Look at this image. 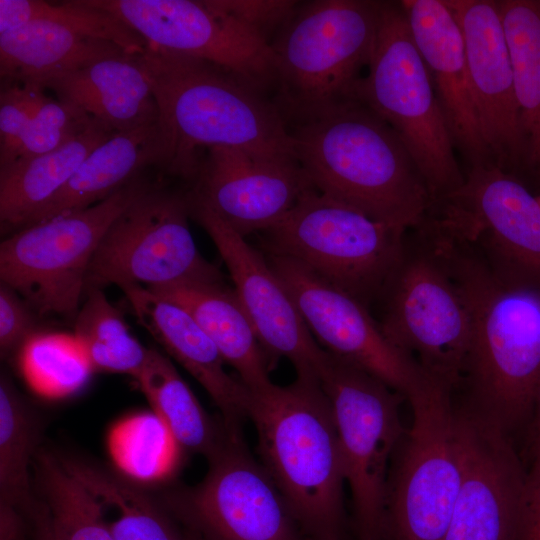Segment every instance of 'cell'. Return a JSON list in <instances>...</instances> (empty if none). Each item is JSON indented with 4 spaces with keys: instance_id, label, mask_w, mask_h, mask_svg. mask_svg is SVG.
Returning a JSON list of instances; mask_svg holds the SVG:
<instances>
[{
    "instance_id": "5b68a950",
    "label": "cell",
    "mask_w": 540,
    "mask_h": 540,
    "mask_svg": "<svg viewBox=\"0 0 540 540\" xmlns=\"http://www.w3.org/2000/svg\"><path fill=\"white\" fill-rule=\"evenodd\" d=\"M352 97L399 136L435 202L465 181L426 64L400 2L382 1L378 30Z\"/></svg>"
},
{
    "instance_id": "836d02e7",
    "label": "cell",
    "mask_w": 540,
    "mask_h": 540,
    "mask_svg": "<svg viewBox=\"0 0 540 540\" xmlns=\"http://www.w3.org/2000/svg\"><path fill=\"white\" fill-rule=\"evenodd\" d=\"M50 21L82 35L117 44L140 53L147 42L111 13L83 5L79 0L58 4L40 0H0V34L32 21Z\"/></svg>"
},
{
    "instance_id": "bcb514c9",
    "label": "cell",
    "mask_w": 540,
    "mask_h": 540,
    "mask_svg": "<svg viewBox=\"0 0 540 540\" xmlns=\"http://www.w3.org/2000/svg\"><path fill=\"white\" fill-rule=\"evenodd\" d=\"M539 3H540V0H539Z\"/></svg>"
},
{
    "instance_id": "d6986e66",
    "label": "cell",
    "mask_w": 540,
    "mask_h": 540,
    "mask_svg": "<svg viewBox=\"0 0 540 540\" xmlns=\"http://www.w3.org/2000/svg\"><path fill=\"white\" fill-rule=\"evenodd\" d=\"M189 191L242 236L278 223L310 190L295 158H270L236 147L206 149Z\"/></svg>"
},
{
    "instance_id": "83f0119b",
    "label": "cell",
    "mask_w": 540,
    "mask_h": 540,
    "mask_svg": "<svg viewBox=\"0 0 540 540\" xmlns=\"http://www.w3.org/2000/svg\"><path fill=\"white\" fill-rule=\"evenodd\" d=\"M162 426L183 450L212 456L227 436L222 420H214L180 376L170 358L149 348L135 378Z\"/></svg>"
},
{
    "instance_id": "d590c367",
    "label": "cell",
    "mask_w": 540,
    "mask_h": 540,
    "mask_svg": "<svg viewBox=\"0 0 540 540\" xmlns=\"http://www.w3.org/2000/svg\"><path fill=\"white\" fill-rule=\"evenodd\" d=\"M94 121L72 104L46 96L28 125L16 160L53 151L78 136Z\"/></svg>"
},
{
    "instance_id": "d6a6232c",
    "label": "cell",
    "mask_w": 540,
    "mask_h": 540,
    "mask_svg": "<svg viewBox=\"0 0 540 540\" xmlns=\"http://www.w3.org/2000/svg\"><path fill=\"white\" fill-rule=\"evenodd\" d=\"M74 337L92 368L137 377L147 358L120 312L101 289L84 294L74 319Z\"/></svg>"
},
{
    "instance_id": "ac0fdd59",
    "label": "cell",
    "mask_w": 540,
    "mask_h": 540,
    "mask_svg": "<svg viewBox=\"0 0 540 540\" xmlns=\"http://www.w3.org/2000/svg\"><path fill=\"white\" fill-rule=\"evenodd\" d=\"M464 474L444 540H516L528 473L509 434L457 408Z\"/></svg>"
},
{
    "instance_id": "e0dca14e",
    "label": "cell",
    "mask_w": 540,
    "mask_h": 540,
    "mask_svg": "<svg viewBox=\"0 0 540 540\" xmlns=\"http://www.w3.org/2000/svg\"><path fill=\"white\" fill-rule=\"evenodd\" d=\"M189 214L218 250L237 298L274 365L288 359L296 376L319 379L329 353L309 331L288 290L267 257L225 223L208 205L186 193Z\"/></svg>"
},
{
    "instance_id": "d4e9b609",
    "label": "cell",
    "mask_w": 540,
    "mask_h": 540,
    "mask_svg": "<svg viewBox=\"0 0 540 540\" xmlns=\"http://www.w3.org/2000/svg\"><path fill=\"white\" fill-rule=\"evenodd\" d=\"M162 158L163 139L158 121L114 134L89 154L63 189L27 226L105 200L141 176L144 169L160 168Z\"/></svg>"
},
{
    "instance_id": "4dcf8cb0",
    "label": "cell",
    "mask_w": 540,
    "mask_h": 540,
    "mask_svg": "<svg viewBox=\"0 0 540 540\" xmlns=\"http://www.w3.org/2000/svg\"><path fill=\"white\" fill-rule=\"evenodd\" d=\"M42 422L10 378L0 379V505L23 515L36 501L32 468L37 456Z\"/></svg>"
},
{
    "instance_id": "3957f363",
    "label": "cell",
    "mask_w": 540,
    "mask_h": 540,
    "mask_svg": "<svg viewBox=\"0 0 540 540\" xmlns=\"http://www.w3.org/2000/svg\"><path fill=\"white\" fill-rule=\"evenodd\" d=\"M295 159L312 187L403 229L420 226L435 201L395 131L349 97L287 122Z\"/></svg>"
},
{
    "instance_id": "e575fe53",
    "label": "cell",
    "mask_w": 540,
    "mask_h": 540,
    "mask_svg": "<svg viewBox=\"0 0 540 540\" xmlns=\"http://www.w3.org/2000/svg\"><path fill=\"white\" fill-rule=\"evenodd\" d=\"M23 349L27 375L47 391L62 393L77 388L92 368L74 335L35 333Z\"/></svg>"
},
{
    "instance_id": "9a60e30c",
    "label": "cell",
    "mask_w": 540,
    "mask_h": 540,
    "mask_svg": "<svg viewBox=\"0 0 540 540\" xmlns=\"http://www.w3.org/2000/svg\"><path fill=\"white\" fill-rule=\"evenodd\" d=\"M111 13L148 44L213 63L261 91L276 83L271 45L214 0H79Z\"/></svg>"
},
{
    "instance_id": "7a4b0ae2",
    "label": "cell",
    "mask_w": 540,
    "mask_h": 540,
    "mask_svg": "<svg viewBox=\"0 0 540 540\" xmlns=\"http://www.w3.org/2000/svg\"><path fill=\"white\" fill-rule=\"evenodd\" d=\"M137 57L157 102L164 173L193 183L204 151L214 146L295 158L277 105L241 78L150 44Z\"/></svg>"
},
{
    "instance_id": "30bf717a",
    "label": "cell",
    "mask_w": 540,
    "mask_h": 540,
    "mask_svg": "<svg viewBox=\"0 0 540 540\" xmlns=\"http://www.w3.org/2000/svg\"><path fill=\"white\" fill-rule=\"evenodd\" d=\"M379 300L386 338L425 374L452 392L460 385L471 339L470 313L459 286L417 230Z\"/></svg>"
},
{
    "instance_id": "52a82bcc",
    "label": "cell",
    "mask_w": 540,
    "mask_h": 540,
    "mask_svg": "<svg viewBox=\"0 0 540 540\" xmlns=\"http://www.w3.org/2000/svg\"><path fill=\"white\" fill-rule=\"evenodd\" d=\"M407 231L311 188L261 239L267 255L301 263L368 307L400 263Z\"/></svg>"
},
{
    "instance_id": "6da1fadb",
    "label": "cell",
    "mask_w": 540,
    "mask_h": 540,
    "mask_svg": "<svg viewBox=\"0 0 540 540\" xmlns=\"http://www.w3.org/2000/svg\"><path fill=\"white\" fill-rule=\"evenodd\" d=\"M421 233L469 309L465 407L509 434L533 411L540 382V288L499 275L471 245L432 224Z\"/></svg>"
},
{
    "instance_id": "2e32d148",
    "label": "cell",
    "mask_w": 540,
    "mask_h": 540,
    "mask_svg": "<svg viewBox=\"0 0 540 540\" xmlns=\"http://www.w3.org/2000/svg\"><path fill=\"white\" fill-rule=\"evenodd\" d=\"M267 259L324 350L406 399L429 382L416 361L386 338L366 305L293 259L277 255Z\"/></svg>"
},
{
    "instance_id": "ee69618b",
    "label": "cell",
    "mask_w": 540,
    "mask_h": 540,
    "mask_svg": "<svg viewBox=\"0 0 540 540\" xmlns=\"http://www.w3.org/2000/svg\"><path fill=\"white\" fill-rule=\"evenodd\" d=\"M183 533L185 536V540H203L197 533L190 529L184 528Z\"/></svg>"
},
{
    "instance_id": "603a6c76",
    "label": "cell",
    "mask_w": 540,
    "mask_h": 540,
    "mask_svg": "<svg viewBox=\"0 0 540 540\" xmlns=\"http://www.w3.org/2000/svg\"><path fill=\"white\" fill-rule=\"evenodd\" d=\"M41 87L115 133L158 121L157 102L137 53L99 58Z\"/></svg>"
},
{
    "instance_id": "1f68e13d",
    "label": "cell",
    "mask_w": 540,
    "mask_h": 540,
    "mask_svg": "<svg viewBox=\"0 0 540 540\" xmlns=\"http://www.w3.org/2000/svg\"><path fill=\"white\" fill-rule=\"evenodd\" d=\"M38 498L58 540H115L96 496L61 463L39 450L34 463Z\"/></svg>"
},
{
    "instance_id": "ffe728a7",
    "label": "cell",
    "mask_w": 540,
    "mask_h": 540,
    "mask_svg": "<svg viewBox=\"0 0 540 540\" xmlns=\"http://www.w3.org/2000/svg\"><path fill=\"white\" fill-rule=\"evenodd\" d=\"M459 24L477 118L494 164L511 173L525 164V142L509 47L493 0H444Z\"/></svg>"
},
{
    "instance_id": "f6af8a7d",
    "label": "cell",
    "mask_w": 540,
    "mask_h": 540,
    "mask_svg": "<svg viewBox=\"0 0 540 540\" xmlns=\"http://www.w3.org/2000/svg\"><path fill=\"white\" fill-rule=\"evenodd\" d=\"M537 198H538V201H539V203H540V194H539V195H537Z\"/></svg>"
},
{
    "instance_id": "44dd1931",
    "label": "cell",
    "mask_w": 540,
    "mask_h": 540,
    "mask_svg": "<svg viewBox=\"0 0 540 540\" xmlns=\"http://www.w3.org/2000/svg\"><path fill=\"white\" fill-rule=\"evenodd\" d=\"M401 4L454 148L470 168L495 165L481 133L464 40L453 12L444 0H404Z\"/></svg>"
},
{
    "instance_id": "5bb4252c",
    "label": "cell",
    "mask_w": 540,
    "mask_h": 540,
    "mask_svg": "<svg viewBox=\"0 0 540 540\" xmlns=\"http://www.w3.org/2000/svg\"><path fill=\"white\" fill-rule=\"evenodd\" d=\"M429 215L499 275L540 288V203L512 173L496 165L470 168L464 184Z\"/></svg>"
},
{
    "instance_id": "7c38bea8",
    "label": "cell",
    "mask_w": 540,
    "mask_h": 540,
    "mask_svg": "<svg viewBox=\"0 0 540 540\" xmlns=\"http://www.w3.org/2000/svg\"><path fill=\"white\" fill-rule=\"evenodd\" d=\"M189 217L186 194L157 186L143 193L103 235L87 271L85 292L110 285L156 288L223 281L220 270L200 253Z\"/></svg>"
},
{
    "instance_id": "b9f144b4",
    "label": "cell",
    "mask_w": 540,
    "mask_h": 540,
    "mask_svg": "<svg viewBox=\"0 0 540 540\" xmlns=\"http://www.w3.org/2000/svg\"><path fill=\"white\" fill-rule=\"evenodd\" d=\"M533 411L535 413V418L532 440V464L531 469L528 472V480L534 479L540 475V382L535 395Z\"/></svg>"
},
{
    "instance_id": "9c48e42d",
    "label": "cell",
    "mask_w": 540,
    "mask_h": 540,
    "mask_svg": "<svg viewBox=\"0 0 540 540\" xmlns=\"http://www.w3.org/2000/svg\"><path fill=\"white\" fill-rule=\"evenodd\" d=\"M153 185L142 175L86 209L21 228L0 245L1 283L37 316L75 319L97 247L113 221Z\"/></svg>"
},
{
    "instance_id": "8d00e7d4",
    "label": "cell",
    "mask_w": 540,
    "mask_h": 540,
    "mask_svg": "<svg viewBox=\"0 0 540 540\" xmlns=\"http://www.w3.org/2000/svg\"><path fill=\"white\" fill-rule=\"evenodd\" d=\"M44 89L33 84L6 83L0 93V170L18 157L28 125L46 97Z\"/></svg>"
},
{
    "instance_id": "4fadbf2b",
    "label": "cell",
    "mask_w": 540,
    "mask_h": 540,
    "mask_svg": "<svg viewBox=\"0 0 540 540\" xmlns=\"http://www.w3.org/2000/svg\"><path fill=\"white\" fill-rule=\"evenodd\" d=\"M207 460L202 481L160 499L184 528L203 540H309L243 431H228Z\"/></svg>"
},
{
    "instance_id": "f1b7e54d",
    "label": "cell",
    "mask_w": 540,
    "mask_h": 540,
    "mask_svg": "<svg viewBox=\"0 0 540 540\" xmlns=\"http://www.w3.org/2000/svg\"><path fill=\"white\" fill-rule=\"evenodd\" d=\"M58 457L103 508L112 512L108 525L115 540H185L161 500L130 478L83 458Z\"/></svg>"
},
{
    "instance_id": "ab89813d",
    "label": "cell",
    "mask_w": 540,
    "mask_h": 540,
    "mask_svg": "<svg viewBox=\"0 0 540 540\" xmlns=\"http://www.w3.org/2000/svg\"><path fill=\"white\" fill-rule=\"evenodd\" d=\"M516 540H540V475L528 480Z\"/></svg>"
},
{
    "instance_id": "60d3db41",
    "label": "cell",
    "mask_w": 540,
    "mask_h": 540,
    "mask_svg": "<svg viewBox=\"0 0 540 540\" xmlns=\"http://www.w3.org/2000/svg\"><path fill=\"white\" fill-rule=\"evenodd\" d=\"M24 516L30 540H58L51 527L47 510L39 498Z\"/></svg>"
},
{
    "instance_id": "74e56055",
    "label": "cell",
    "mask_w": 540,
    "mask_h": 540,
    "mask_svg": "<svg viewBox=\"0 0 540 540\" xmlns=\"http://www.w3.org/2000/svg\"><path fill=\"white\" fill-rule=\"evenodd\" d=\"M215 4L265 39L277 27L282 28L299 6L288 0H214Z\"/></svg>"
},
{
    "instance_id": "8992f818",
    "label": "cell",
    "mask_w": 540,
    "mask_h": 540,
    "mask_svg": "<svg viewBox=\"0 0 540 540\" xmlns=\"http://www.w3.org/2000/svg\"><path fill=\"white\" fill-rule=\"evenodd\" d=\"M382 1L318 0L297 7L270 43L277 107L287 122L352 97L374 46Z\"/></svg>"
},
{
    "instance_id": "484cf974",
    "label": "cell",
    "mask_w": 540,
    "mask_h": 540,
    "mask_svg": "<svg viewBox=\"0 0 540 540\" xmlns=\"http://www.w3.org/2000/svg\"><path fill=\"white\" fill-rule=\"evenodd\" d=\"M115 132L94 121L63 146L18 159L0 170V222L12 233L30 221L63 189L83 161Z\"/></svg>"
},
{
    "instance_id": "277c9868",
    "label": "cell",
    "mask_w": 540,
    "mask_h": 540,
    "mask_svg": "<svg viewBox=\"0 0 540 540\" xmlns=\"http://www.w3.org/2000/svg\"><path fill=\"white\" fill-rule=\"evenodd\" d=\"M260 462L309 540H341L343 474L332 408L320 380L296 376L249 390Z\"/></svg>"
},
{
    "instance_id": "7402d4cb",
    "label": "cell",
    "mask_w": 540,
    "mask_h": 540,
    "mask_svg": "<svg viewBox=\"0 0 540 540\" xmlns=\"http://www.w3.org/2000/svg\"><path fill=\"white\" fill-rule=\"evenodd\" d=\"M142 327L207 392L228 431H242L249 389L225 369V360L202 327L180 305L143 286L121 289Z\"/></svg>"
},
{
    "instance_id": "f35d334b",
    "label": "cell",
    "mask_w": 540,
    "mask_h": 540,
    "mask_svg": "<svg viewBox=\"0 0 540 540\" xmlns=\"http://www.w3.org/2000/svg\"><path fill=\"white\" fill-rule=\"evenodd\" d=\"M37 314L13 289L0 286V349L2 356L15 351L33 336Z\"/></svg>"
},
{
    "instance_id": "cb8c5ba5",
    "label": "cell",
    "mask_w": 540,
    "mask_h": 540,
    "mask_svg": "<svg viewBox=\"0 0 540 540\" xmlns=\"http://www.w3.org/2000/svg\"><path fill=\"white\" fill-rule=\"evenodd\" d=\"M148 289L189 312L249 390L272 382L269 374L274 365L233 288L218 281Z\"/></svg>"
},
{
    "instance_id": "8fae6325",
    "label": "cell",
    "mask_w": 540,
    "mask_h": 540,
    "mask_svg": "<svg viewBox=\"0 0 540 540\" xmlns=\"http://www.w3.org/2000/svg\"><path fill=\"white\" fill-rule=\"evenodd\" d=\"M319 380L332 408L358 540H383L390 467L406 431L404 397L330 353Z\"/></svg>"
},
{
    "instance_id": "4316f807",
    "label": "cell",
    "mask_w": 540,
    "mask_h": 540,
    "mask_svg": "<svg viewBox=\"0 0 540 540\" xmlns=\"http://www.w3.org/2000/svg\"><path fill=\"white\" fill-rule=\"evenodd\" d=\"M122 52L127 51L115 43L60 24L32 21L0 34V75L5 83L41 87L51 78Z\"/></svg>"
},
{
    "instance_id": "ba28073f",
    "label": "cell",
    "mask_w": 540,
    "mask_h": 540,
    "mask_svg": "<svg viewBox=\"0 0 540 540\" xmlns=\"http://www.w3.org/2000/svg\"><path fill=\"white\" fill-rule=\"evenodd\" d=\"M407 400L412 422L390 467L383 539L444 540L464 474L457 408L433 379Z\"/></svg>"
},
{
    "instance_id": "f546056e",
    "label": "cell",
    "mask_w": 540,
    "mask_h": 540,
    "mask_svg": "<svg viewBox=\"0 0 540 540\" xmlns=\"http://www.w3.org/2000/svg\"><path fill=\"white\" fill-rule=\"evenodd\" d=\"M498 6L512 63L525 164L540 172V3L500 0Z\"/></svg>"
},
{
    "instance_id": "7bdbcfd3",
    "label": "cell",
    "mask_w": 540,
    "mask_h": 540,
    "mask_svg": "<svg viewBox=\"0 0 540 540\" xmlns=\"http://www.w3.org/2000/svg\"><path fill=\"white\" fill-rule=\"evenodd\" d=\"M28 529L25 522L17 517H0V540H27Z\"/></svg>"
}]
</instances>
